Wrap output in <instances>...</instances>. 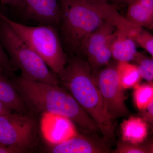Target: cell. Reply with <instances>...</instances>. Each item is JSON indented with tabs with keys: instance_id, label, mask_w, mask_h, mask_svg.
I'll return each instance as SVG.
<instances>
[{
	"instance_id": "obj_1",
	"label": "cell",
	"mask_w": 153,
	"mask_h": 153,
	"mask_svg": "<svg viewBox=\"0 0 153 153\" xmlns=\"http://www.w3.org/2000/svg\"><path fill=\"white\" fill-rule=\"evenodd\" d=\"M12 81L28 108L43 114L67 118L85 134H96L100 131L90 116L60 84L36 82L21 75L15 76Z\"/></svg>"
},
{
	"instance_id": "obj_2",
	"label": "cell",
	"mask_w": 153,
	"mask_h": 153,
	"mask_svg": "<svg viewBox=\"0 0 153 153\" xmlns=\"http://www.w3.org/2000/svg\"><path fill=\"white\" fill-rule=\"evenodd\" d=\"M59 84L66 88L94 121L103 137L114 138V120L107 113L104 102L94 79L91 68L79 56L68 59L64 68L57 74Z\"/></svg>"
},
{
	"instance_id": "obj_3",
	"label": "cell",
	"mask_w": 153,
	"mask_h": 153,
	"mask_svg": "<svg viewBox=\"0 0 153 153\" xmlns=\"http://www.w3.org/2000/svg\"><path fill=\"white\" fill-rule=\"evenodd\" d=\"M61 17L59 27L66 47L76 54L85 36L105 22L102 0H59Z\"/></svg>"
},
{
	"instance_id": "obj_4",
	"label": "cell",
	"mask_w": 153,
	"mask_h": 153,
	"mask_svg": "<svg viewBox=\"0 0 153 153\" xmlns=\"http://www.w3.org/2000/svg\"><path fill=\"white\" fill-rule=\"evenodd\" d=\"M0 41L12 66L26 79L52 85L59 84L57 75L44 60L15 33L7 23L0 19Z\"/></svg>"
},
{
	"instance_id": "obj_5",
	"label": "cell",
	"mask_w": 153,
	"mask_h": 153,
	"mask_svg": "<svg viewBox=\"0 0 153 153\" xmlns=\"http://www.w3.org/2000/svg\"><path fill=\"white\" fill-rule=\"evenodd\" d=\"M4 20L57 75L65 67L68 59L55 26H29L13 21L0 12Z\"/></svg>"
},
{
	"instance_id": "obj_6",
	"label": "cell",
	"mask_w": 153,
	"mask_h": 153,
	"mask_svg": "<svg viewBox=\"0 0 153 153\" xmlns=\"http://www.w3.org/2000/svg\"><path fill=\"white\" fill-rule=\"evenodd\" d=\"M38 124L29 113L16 112L0 115V144L16 150L29 152L37 142Z\"/></svg>"
},
{
	"instance_id": "obj_7",
	"label": "cell",
	"mask_w": 153,
	"mask_h": 153,
	"mask_svg": "<svg viewBox=\"0 0 153 153\" xmlns=\"http://www.w3.org/2000/svg\"><path fill=\"white\" fill-rule=\"evenodd\" d=\"M116 63L111 61L93 74L94 79L98 87L107 113L114 120L127 116L129 111L126 105V99L125 91L119 81Z\"/></svg>"
},
{
	"instance_id": "obj_8",
	"label": "cell",
	"mask_w": 153,
	"mask_h": 153,
	"mask_svg": "<svg viewBox=\"0 0 153 153\" xmlns=\"http://www.w3.org/2000/svg\"><path fill=\"white\" fill-rule=\"evenodd\" d=\"M95 134L77 133L57 143H49V152L53 153H108L110 152V140L100 138Z\"/></svg>"
},
{
	"instance_id": "obj_9",
	"label": "cell",
	"mask_w": 153,
	"mask_h": 153,
	"mask_svg": "<svg viewBox=\"0 0 153 153\" xmlns=\"http://www.w3.org/2000/svg\"><path fill=\"white\" fill-rule=\"evenodd\" d=\"M22 10L28 19L41 25L59 27L61 10L59 0H23Z\"/></svg>"
},
{
	"instance_id": "obj_10",
	"label": "cell",
	"mask_w": 153,
	"mask_h": 153,
	"mask_svg": "<svg viewBox=\"0 0 153 153\" xmlns=\"http://www.w3.org/2000/svg\"><path fill=\"white\" fill-rule=\"evenodd\" d=\"M41 128L49 143L61 142L77 133L71 120L56 115L43 114Z\"/></svg>"
},
{
	"instance_id": "obj_11",
	"label": "cell",
	"mask_w": 153,
	"mask_h": 153,
	"mask_svg": "<svg viewBox=\"0 0 153 153\" xmlns=\"http://www.w3.org/2000/svg\"><path fill=\"white\" fill-rule=\"evenodd\" d=\"M116 30L115 26L105 21L83 39L76 53L90 64L96 57L109 36Z\"/></svg>"
},
{
	"instance_id": "obj_12",
	"label": "cell",
	"mask_w": 153,
	"mask_h": 153,
	"mask_svg": "<svg viewBox=\"0 0 153 153\" xmlns=\"http://www.w3.org/2000/svg\"><path fill=\"white\" fill-rule=\"evenodd\" d=\"M0 102L15 112L27 114L28 108L13 85L0 70Z\"/></svg>"
},
{
	"instance_id": "obj_13",
	"label": "cell",
	"mask_w": 153,
	"mask_h": 153,
	"mask_svg": "<svg viewBox=\"0 0 153 153\" xmlns=\"http://www.w3.org/2000/svg\"><path fill=\"white\" fill-rule=\"evenodd\" d=\"M148 124L139 117L131 116L121 124L122 140L133 144H139L146 139Z\"/></svg>"
},
{
	"instance_id": "obj_14",
	"label": "cell",
	"mask_w": 153,
	"mask_h": 153,
	"mask_svg": "<svg viewBox=\"0 0 153 153\" xmlns=\"http://www.w3.org/2000/svg\"><path fill=\"white\" fill-rule=\"evenodd\" d=\"M115 33L112 45V58L117 62H131L137 52L136 44L123 30L116 28Z\"/></svg>"
},
{
	"instance_id": "obj_15",
	"label": "cell",
	"mask_w": 153,
	"mask_h": 153,
	"mask_svg": "<svg viewBox=\"0 0 153 153\" xmlns=\"http://www.w3.org/2000/svg\"><path fill=\"white\" fill-rule=\"evenodd\" d=\"M126 4V19L139 27L152 30L153 11L149 10L137 0H129Z\"/></svg>"
},
{
	"instance_id": "obj_16",
	"label": "cell",
	"mask_w": 153,
	"mask_h": 153,
	"mask_svg": "<svg viewBox=\"0 0 153 153\" xmlns=\"http://www.w3.org/2000/svg\"><path fill=\"white\" fill-rule=\"evenodd\" d=\"M116 70L120 85L125 90L133 88L142 79L137 66L130 62H117Z\"/></svg>"
},
{
	"instance_id": "obj_17",
	"label": "cell",
	"mask_w": 153,
	"mask_h": 153,
	"mask_svg": "<svg viewBox=\"0 0 153 153\" xmlns=\"http://www.w3.org/2000/svg\"><path fill=\"white\" fill-rule=\"evenodd\" d=\"M133 98L135 104L139 110L145 109L153 100V82L140 84L134 86Z\"/></svg>"
},
{
	"instance_id": "obj_18",
	"label": "cell",
	"mask_w": 153,
	"mask_h": 153,
	"mask_svg": "<svg viewBox=\"0 0 153 153\" xmlns=\"http://www.w3.org/2000/svg\"><path fill=\"white\" fill-rule=\"evenodd\" d=\"M131 61L137 68L142 78L148 82H153V57L137 51Z\"/></svg>"
},
{
	"instance_id": "obj_19",
	"label": "cell",
	"mask_w": 153,
	"mask_h": 153,
	"mask_svg": "<svg viewBox=\"0 0 153 153\" xmlns=\"http://www.w3.org/2000/svg\"><path fill=\"white\" fill-rule=\"evenodd\" d=\"M114 153H153L152 141L139 144H133L121 140L118 143Z\"/></svg>"
},
{
	"instance_id": "obj_20",
	"label": "cell",
	"mask_w": 153,
	"mask_h": 153,
	"mask_svg": "<svg viewBox=\"0 0 153 153\" xmlns=\"http://www.w3.org/2000/svg\"><path fill=\"white\" fill-rule=\"evenodd\" d=\"M131 38L137 46L144 49L153 57V36L150 33L141 28L133 34Z\"/></svg>"
},
{
	"instance_id": "obj_21",
	"label": "cell",
	"mask_w": 153,
	"mask_h": 153,
	"mask_svg": "<svg viewBox=\"0 0 153 153\" xmlns=\"http://www.w3.org/2000/svg\"><path fill=\"white\" fill-rule=\"evenodd\" d=\"M0 70L4 72L8 77L13 78L15 77L16 69L12 66L7 54L4 49L0 41Z\"/></svg>"
},
{
	"instance_id": "obj_22",
	"label": "cell",
	"mask_w": 153,
	"mask_h": 153,
	"mask_svg": "<svg viewBox=\"0 0 153 153\" xmlns=\"http://www.w3.org/2000/svg\"><path fill=\"white\" fill-rule=\"evenodd\" d=\"M139 117L142 119L148 124L153 123V100L150 102L145 109L140 110Z\"/></svg>"
},
{
	"instance_id": "obj_23",
	"label": "cell",
	"mask_w": 153,
	"mask_h": 153,
	"mask_svg": "<svg viewBox=\"0 0 153 153\" xmlns=\"http://www.w3.org/2000/svg\"><path fill=\"white\" fill-rule=\"evenodd\" d=\"M1 4L5 5L22 10L23 0H0Z\"/></svg>"
},
{
	"instance_id": "obj_24",
	"label": "cell",
	"mask_w": 153,
	"mask_h": 153,
	"mask_svg": "<svg viewBox=\"0 0 153 153\" xmlns=\"http://www.w3.org/2000/svg\"><path fill=\"white\" fill-rule=\"evenodd\" d=\"M13 111V110L0 102V115L10 113Z\"/></svg>"
},
{
	"instance_id": "obj_25",
	"label": "cell",
	"mask_w": 153,
	"mask_h": 153,
	"mask_svg": "<svg viewBox=\"0 0 153 153\" xmlns=\"http://www.w3.org/2000/svg\"><path fill=\"white\" fill-rule=\"evenodd\" d=\"M106 1L109 2V3L111 2L121 3V4H126L127 3L129 0H106Z\"/></svg>"
}]
</instances>
